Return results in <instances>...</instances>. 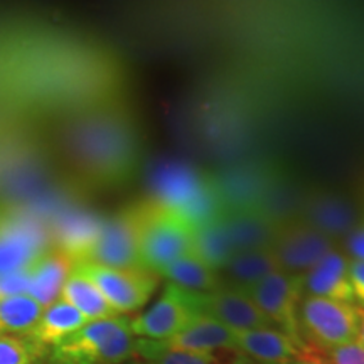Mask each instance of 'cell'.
I'll use <instances>...</instances> for the list:
<instances>
[{
    "mask_svg": "<svg viewBox=\"0 0 364 364\" xmlns=\"http://www.w3.org/2000/svg\"><path fill=\"white\" fill-rule=\"evenodd\" d=\"M150 199L176 213L194 230L223 213L213 181L181 166L164 167L157 172Z\"/></svg>",
    "mask_w": 364,
    "mask_h": 364,
    "instance_id": "4",
    "label": "cell"
},
{
    "mask_svg": "<svg viewBox=\"0 0 364 364\" xmlns=\"http://www.w3.org/2000/svg\"><path fill=\"white\" fill-rule=\"evenodd\" d=\"M43 348L21 336H0V364H33Z\"/></svg>",
    "mask_w": 364,
    "mask_h": 364,
    "instance_id": "26",
    "label": "cell"
},
{
    "mask_svg": "<svg viewBox=\"0 0 364 364\" xmlns=\"http://www.w3.org/2000/svg\"><path fill=\"white\" fill-rule=\"evenodd\" d=\"M221 216L235 255L270 248L279 231V226L258 209L223 211Z\"/></svg>",
    "mask_w": 364,
    "mask_h": 364,
    "instance_id": "16",
    "label": "cell"
},
{
    "mask_svg": "<svg viewBox=\"0 0 364 364\" xmlns=\"http://www.w3.org/2000/svg\"><path fill=\"white\" fill-rule=\"evenodd\" d=\"M159 277H164L169 284H174L179 289L194 294L215 292L221 287V279L218 277V272L209 268L194 253L177 258L171 265L162 268L159 272Z\"/></svg>",
    "mask_w": 364,
    "mask_h": 364,
    "instance_id": "21",
    "label": "cell"
},
{
    "mask_svg": "<svg viewBox=\"0 0 364 364\" xmlns=\"http://www.w3.org/2000/svg\"><path fill=\"white\" fill-rule=\"evenodd\" d=\"M304 295L322 297L354 304L353 289L349 284V258L332 250L302 275Z\"/></svg>",
    "mask_w": 364,
    "mask_h": 364,
    "instance_id": "15",
    "label": "cell"
},
{
    "mask_svg": "<svg viewBox=\"0 0 364 364\" xmlns=\"http://www.w3.org/2000/svg\"><path fill=\"white\" fill-rule=\"evenodd\" d=\"M86 322H90L83 314L76 311L66 300L58 299L56 302L44 309L43 316L27 338L34 341L41 348L58 346L80 331Z\"/></svg>",
    "mask_w": 364,
    "mask_h": 364,
    "instance_id": "19",
    "label": "cell"
},
{
    "mask_svg": "<svg viewBox=\"0 0 364 364\" xmlns=\"http://www.w3.org/2000/svg\"><path fill=\"white\" fill-rule=\"evenodd\" d=\"M73 267L78 268L97 285L105 300L117 314H129L142 309L159 285V275L144 268L115 270L86 262L75 263Z\"/></svg>",
    "mask_w": 364,
    "mask_h": 364,
    "instance_id": "8",
    "label": "cell"
},
{
    "mask_svg": "<svg viewBox=\"0 0 364 364\" xmlns=\"http://www.w3.org/2000/svg\"><path fill=\"white\" fill-rule=\"evenodd\" d=\"M270 248L282 272L304 275L336 250V241L306 221L295 220L279 228Z\"/></svg>",
    "mask_w": 364,
    "mask_h": 364,
    "instance_id": "11",
    "label": "cell"
},
{
    "mask_svg": "<svg viewBox=\"0 0 364 364\" xmlns=\"http://www.w3.org/2000/svg\"><path fill=\"white\" fill-rule=\"evenodd\" d=\"M73 270V262L66 255L49 250L34 263L31 273V287L27 295L44 309L56 302L61 295L63 285Z\"/></svg>",
    "mask_w": 364,
    "mask_h": 364,
    "instance_id": "18",
    "label": "cell"
},
{
    "mask_svg": "<svg viewBox=\"0 0 364 364\" xmlns=\"http://www.w3.org/2000/svg\"><path fill=\"white\" fill-rule=\"evenodd\" d=\"M199 309L233 332L273 327L243 290L223 284L215 292L199 295Z\"/></svg>",
    "mask_w": 364,
    "mask_h": 364,
    "instance_id": "12",
    "label": "cell"
},
{
    "mask_svg": "<svg viewBox=\"0 0 364 364\" xmlns=\"http://www.w3.org/2000/svg\"><path fill=\"white\" fill-rule=\"evenodd\" d=\"M135 336L124 316L90 321L53 348L54 364H122L135 356Z\"/></svg>",
    "mask_w": 364,
    "mask_h": 364,
    "instance_id": "3",
    "label": "cell"
},
{
    "mask_svg": "<svg viewBox=\"0 0 364 364\" xmlns=\"http://www.w3.org/2000/svg\"><path fill=\"white\" fill-rule=\"evenodd\" d=\"M33 267L24 268V270L19 272L6 273V275H0V302L6 299L17 297V295H26L29 292Z\"/></svg>",
    "mask_w": 364,
    "mask_h": 364,
    "instance_id": "27",
    "label": "cell"
},
{
    "mask_svg": "<svg viewBox=\"0 0 364 364\" xmlns=\"http://www.w3.org/2000/svg\"><path fill=\"white\" fill-rule=\"evenodd\" d=\"M300 220L334 241L341 236H348L359 225L358 211L353 203L343 196L332 193L306 196Z\"/></svg>",
    "mask_w": 364,
    "mask_h": 364,
    "instance_id": "14",
    "label": "cell"
},
{
    "mask_svg": "<svg viewBox=\"0 0 364 364\" xmlns=\"http://www.w3.org/2000/svg\"><path fill=\"white\" fill-rule=\"evenodd\" d=\"M132 206L140 263L145 270L159 275L177 258L194 253V228L188 221L150 198Z\"/></svg>",
    "mask_w": 364,
    "mask_h": 364,
    "instance_id": "2",
    "label": "cell"
},
{
    "mask_svg": "<svg viewBox=\"0 0 364 364\" xmlns=\"http://www.w3.org/2000/svg\"><path fill=\"white\" fill-rule=\"evenodd\" d=\"M167 341L177 348L196 353L236 351L235 332L204 314H199L179 334Z\"/></svg>",
    "mask_w": 364,
    "mask_h": 364,
    "instance_id": "17",
    "label": "cell"
},
{
    "mask_svg": "<svg viewBox=\"0 0 364 364\" xmlns=\"http://www.w3.org/2000/svg\"><path fill=\"white\" fill-rule=\"evenodd\" d=\"M358 343L364 348V311H361V324H359V334H358Z\"/></svg>",
    "mask_w": 364,
    "mask_h": 364,
    "instance_id": "32",
    "label": "cell"
},
{
    "mask_svg": "<svg viewBox=\"0 0 364 364\" xmlns=\"http://www.w3.org/2000/svg\"><path fill=\"white\" fill-rule=\"evenodd\" d=\"M346 257L349 260L364 262V223H359L351 233L346 236Z\"/></svg>",
    "mask_w": 364,
    "mask_h": 364,
    "instance_id": "30",
    "label": "cell"
},
{
    "mask_svg": "<svg viewBox=\"0 0 364 364\" xmlns=\"http://www.w3.org/2000/svg\"><path fill=\"white\" fill-rule=\"evenodd\" d=\"M44 307L29 295H17L0 302V336L27 338L43 316Z\"/></svg>",
    "mask_w": 364,
    "mask_h": 364,
    "instance_id": "24",
    "label": "cell"
},
{
    "mask_svg": "<svg viewBox=\"0 0 364 364\" xmlns=\"http://www.w3.org/2000/svg\"><path fill=\"white\" fill-rule=\"evenodd\" d=\"M59 299L66 300L76 311H80L88 321H98V318L120 316L110 307V304L105 300L102 292L88 277L83 275L78 268L73 267V270L63 285Z\"/></svg>",
    "mask_w": 364,
    "mask_h": 364,
    "instance_id": "22",
    "label": "cell"
},
{
    "mask_svg": "<svg viewBox=\"0 0 364 364\" xmlns=\"http://www.w3.org/2000/svg\"><path fill=\"white\" fill-rule=\"evenodd\" d=\"M235 348L255 364H294L311 353L307 344L275 327L235 332Z\"/></svg>",
    "mask_w": 364,
    "mask_h": 364,
    "instance_id": "13",
    "label": "cell"
},
{
    "mask_svg": "<svg viewBox=\"0 0 364 364\" xmlns=\"http://www.w3.org/2000/svg\"><path fill=\"white\" fill-rule=\"evenodd\" d=\"M51 248L48 225L24 209L0 206V275L33 267Z\"/></svg>",
    "mask_w": 364,
    "mask_h": 364,
    "instance_id": "6",
    "label": "cell"
},
{
    "mask_svg": "<svg viewBox=\"0 0 364 364\" xmlns=\"http://www.w3.org/2000/svg\"><path fill=\"white\" fill-rule=\"evenodd\" d=\"M194 255L215 272H221L233 257V247L228 238L223 216L204 223L194 230Z\"/></svg>",
    "mask_w": 364,
    "mask_h": 364,
    "instance_id": "23",
    "label": "cell"
},
{
    "mask_svg": "<svg viewBox=\"0 0 364 364\" xmlns=\"http://www.w3.org/2000/svg\"><path fill=\"white\" fill-rule=\"evenodd\" d=\"M58 140L68 169L93 188L125 184L139 167V130L120 105L98 102L71 112L59 127Z\"/></svg>",
    "mask_w": 364,
    "mask_h": 364,
    "instance_id": "1",
    "label": "cell"
},
{
    "mask_svg": "<svg viewBox=\"0 0 364 364\" xmlns=\"http://www.w3.org/2000/svg\"><path fill=\"white\" fill-rule=\"evenodd\" d=\"M139 364H149V363H139Z\"/></svg>",
    "mask_w": 364,
    "mask_h": 364,
    "instance_id": "34",
    "label": "cell"
},
{
    "mask_svg": "<svg viewBox=\"0 0 364 364\" xmlns=\"http://www.w3.org/2000/svg\"><path fill=\"white\" fill-rule=\"evenodd\" d=\"M277 270H280V268L272 248H263L233 255L221 272L230 280L228 287L247 292L250 287L258 284L267 275Z\"/></svg>",
    "mask_w": 364,
    "mask_h": 364,
    "instance_id": "20",
    "label": "cell"
},
{
    "mask_svg": "<svg viewBox=\"0 0 364 364\" xmlns=\"http://www.w3.org/2000/svg\"><path fill=\"white\" fill-rule=\"evenodd\" d=\"M260 309L270 324L299 343V307L304 297L302 275L277 270L245 292Z\"/></svg>",
    "mask_w": 364,
    "mask_h": 364,
    "instance_id": "7",
    "label": "cell"
},
{
    "mask_svg": "<svg viewBox=\"0 0 364 364\" xmlns=\"http://www.w3.org/2000/svg\"><path fill=\"white\" fill-rule=\"evenodd\" d=\"M294 364H331V363L329 361H324V359H322V358H316L312 353H309L302 359L295 361Z\"/></svg>",
    "mask_w": 364,
    "mask_h": 364,
    "instance_id": "31",
    "label": "cell"
},
{
    "mask_svg": "<svg viewBox=\"0 0 364 364\" xmlns=\"http://www.w3.org/2000/svg\"><path fill=\"white\" fill-rule=\"evenodd\" d=\"M135 356L149 364H221L216 353H196L172 346L169 341L136 339Z\"/></svg>",
    "mask_w": 364,
    "mask_h": 364,
    "instance_id": "25",
    "label": "cell"
},
{
    "mask_svg": "<svg viewBox=\"0 0 364 364\" xmlns=\"http://www.w3.org/2000/svg\"><path fill=\"white\" fill-rule=\"evenodd\" d=\"M81 262L115 270L144 268L139 255L134 206H127L107 220H102L97 240Z\"/></svg>",
    "mask_w": 364,
    "mask_h": 364,
    "instance_id": "10",
    "label": "cell"
},
{
    "mask_svg": "<svg viewBox=\"0 0 364 364\" xmlns=\"http://www.w3.org/2000/svg\"><path fill=\"white\" fill-rule=\"evenodd\" d=\"M359 324L361 309L353 304L322 297H304L300 302V338L326 353L358 341Z\"/></svg>",
    "mask_w": 364,
    "mask_h": 364,
    "instance_id": "5",
    "label": "cell"
},
{
    "mask_svg": "<svg viewBox=\"0 0 364 364\" xmlns=\"http://www.w3.org/2000/svg\"><path fill=\"white\" fill-rule=\"evenodd\" d=\"M231 364H255V363L252 361V359H248L247 356H243V354L238 353Z\"/></svg>",
    "mask_w": 364,
    "mask_h": 364,
    "instance_id": "33",
    "label": "cell"
},
{
    "mask_svg": "<svg viewBox=\"0 0 364 364\" xmlns=\"http://www.w3.org/2000/svg\"><path fill=\"white\" fill-rule=\"evenodd\" d=\"M331 364H364V348L358 341L329 351Z\"/></svg>",
    "mask_w": 364,
    "mask_h": 364,
    "instance_id": "28",
    "label": "cell"
},
{
    "mask_svg": "<svg viewBox=\"0 0 364 364\" xmlns=\"http://www.w3.org/2000/svg\"><path fill=\"white\" fill-rule=\"evenodd\" d=\"M349 284L353 289L354 302L364 311V262L349 260Z\"/></svg>",
    "mask_w": 364,
    "mask_h": 364,
    "instance_id": "29",
    "label": "cell"
},
{
    "mask_svg": "<svg viewBox=\"0 0 364 364\" xmlns=\"http://www.w3.org/2000/svg\"><path fill=\"white\" fill-rule=\"evenodd\" d=\"M199 295L201 294L188 292L167 282L156 304L130 321L132 332L139 339H172L201 314Z\"/></svg>",
    "mask_w": 364,
    "mask_h": 364,
    "instance_id": "9",
    "label": "cell"
}]
</instances>
